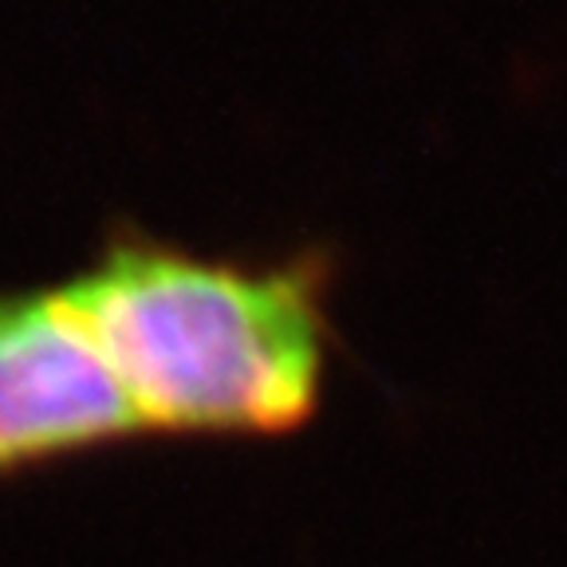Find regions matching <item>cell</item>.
<instances>
[{
  "label": "cell",
  "mask_w": 567,
  "mask_h": 567,
  "mask_svg": "<svg viewBox=\"0 0 567 567\" xmlns=\"http://www.w3.org/2000/svg\"><path fill=\"white\" fill-rule=\"evenodd\" d=\"M142 434L123 379L68 292H0V473Z\"/></svg>",
  "instance_id": "cell-2"
},
{
  "label": "cell",
  "mask_w": 567,
  "mask_h": 567,
  "mask_svg": "<svg viewBox=\"0 0 567 567\" xmlns=\"http://www.w3.org/2000/svg\"><path fill=\"white\" fill-rule=\"evenodd\" d=\"M328 252L245 265L118 237L63 288L142 430L280 437L308 425L331 351Z\"/></svg>",
  "instance_id": "cell-1"
}]
</instances>
